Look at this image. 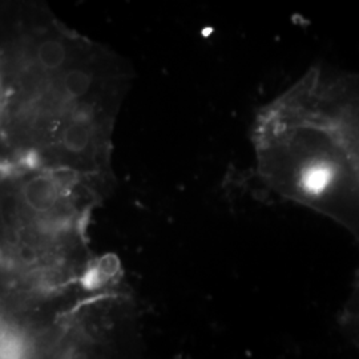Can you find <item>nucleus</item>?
Wrapping results in <instances>:
<instances>
[{"mask_svg":"<svg viewBox=\"0 0 359 359\" xmlns=\"http://www.w3.org/2000/svg\"><path fill=\"white\" fill-rule=\"evenodd\" d=\"M132 71L40 6H16L1 39L6 164L112 185V136Z\"/></svg>","mask_w":359,"mask_h":359,"instance_id":"obj_1","label":"nucleus"},{"mask_svg":"<svg viewBox=\"0 0 359 359\" xmlns=\"http://www.w3.org/2000/svg\"><path fill=\"white\" fill-rule=\"evenodd\" d=\"M259 177L270 189L344 226L359 243V175L346 136L313 69L257 118Z\"/></svg>","mask_w":359,"mask_h":359,"instance_id":"obj_2","label":"nucleus"},{"mask_svg":"<svg viewBox=\"0 0 359 359\" xmlns=\"http://www.w3.org/2000/svg\"><path fill=\"white\" fill-rule=\"evenodd\" d=\"M341 326L347 337L359 346V276L342 310Z\"/></svg>","mask_w":359,"mask_h":359,"instance_id":"obj_3","label":"nucleus"},{"mask_svg":"<svg viewBox=\"0 0 359 359\" xmlns=\"http://www.w3.org/2000/svg\"><path fill=\"white\" fill-rule=\"evenodd\" d=\"M67 359H75V358H67Z\"/></svg>","mask_w":359,"mask_h":359,"instance_id":"obj_4","label":"nucleus"}]
</instances>
